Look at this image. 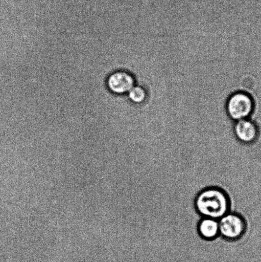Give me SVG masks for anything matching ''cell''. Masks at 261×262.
I'll return each instance as SVG.
<instances>
[{"label": "cell", "instance_id": "cell-1", "mask_svg": "<svg viewBox=\"0 0 261 262\" xmlns=\"http://www.w3.org/2000/svg\"><path fill=\"white\" fill-rule=\"evenodd\" d=\"M195 205L199 214L203 217L219 220L230 212V200L223 189L208 187L199 192Z\"/></svg>", "mask_w": 261, "mask_h": 262}, {"label": "cell", "instance_id": "cell-2", "mask_svg": "<svg viewBox=\"0 0 261 262\" xmlns=\"http://www.w3.org/2000/svg\"><path fill=\"white\" fill-rule=\"evenodd\" d=\"M254 110V101L247 92H235L226 102L227 115L232 121L250 119Z\"/></svg>", "mask_w": 261, "mask_h": 262}, {"label": "cell", "instance_id": "cell-3", "mask_svg": "<svg viewBox=\"0 0 261 262\" xmlns=\"http://www.w3.org/2000/svg\"><path fill=\"white\" fill-rule=\"evenodd\" d=\"M219 233L227 240L236 241L246 232V222L241 215L229 212L219 220Z\"/></svg>", "mask_w": 261, "mask_h": 262}, {"label": "cell", "instance_id": "cell-4", "mask_svg": "<svg viewBox=\"0 0 261 262\" xmlns=\"http://www.w3.org/2000/svg\"><path fill=\"white\" fill-rule=\"evenodd\" d=\"M106 84L110 93L115 96H125L137 82L134 74L130 71L117 70L107 76Z\"/></svg>", "mask_w": 261, "mask_h": 262}, {"label": "cell", "instance_id": "cell-5", "mask_svg": "<svg viewBox=\"0 0 261 262\" xmlns=\"http://www.w3.org/2000/svg\"><path fill=\"white\" fill-rule=\"evenodd\" d=\"M233 133L235 137L243 144L250 145L257 141L259 135V127L256 122L250 119L234 122Z\"/></svg>", "mask_w": 261, "mask_h": 262}, {"label": "cell", "instance_id": "cell-6", "mask_svg": "<svg viewBox=\"0 0 261 262\" xmlns=\"http://www.w3.org/2000/svg\"><path fill=\"white\" fill-rule=\"evenodd\" d=\"M198 231L201 237L207 240L214 239L220 235L219 220L202 218L199 223Z\"/></svg>", "mask_w": 261, "mask_h": 262}, {"label": "cell", "instance_id": "cell-7", "mask_svg": "<svg viewBox=\"0 0 261 262\" xmlns=\"http://www.w3.org/2000/svg\"><path fill=\"white\" fill-rule=\"evenodd\" d=\"M127 99L134 106L145 103L148 99L147 90L140 84H136L126 95Z\"/></svg>", "mask_w": 261, "mask_h": 262}]
</instances>
